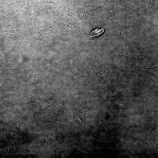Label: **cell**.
<instances>
[{"mask_svg": "<svg viewBox=\"0 0 158 158\" xmlns=\"http://www.w3.org/2000/svg\"><path fill=\"white\" fill-rule=\"evenodd\" d=\"M105 31L102 27H97L93 30L88 36L89 40H94L101 35Z\"/></svg>", "mask_w": 158, "mask_h": 158, "instance_id": "1", "label": "cell"}]
</instances>
